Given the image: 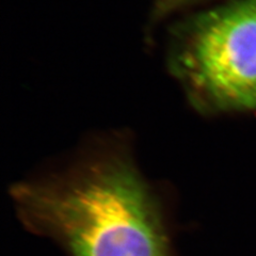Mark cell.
<instances>
[{
    "label": "cell",
    "instance_id": "cell-3",
    "mask_svg": "<svg viewBox=\"0 0 256 256\" xmlns=\"http://www.w3.org/2000/svg\"><path fill=\"white\" fill-rule=\"evenodd\" d=\"M202 2H205V0H156L154 6L155 16L156 18H162V16L164 18L168 14L201 4Z\"/></svg>",
    "mask_w": 256,
    "mask_h": 256
},
{
    "label": "cell",
    "instance_id": "cell-1",
    "mask_svg": "<svg viewBox=\"0 0 256 256\" xmlns=\"http://www.w3.org/2000/svg\"><path fill=\"white\" fill-rule=\"evenodd\" d=\"M124 132L92 136L66 162L9 189L26 230L66 256H178L170 196Z\"/></svg>",
    "mask_w": 256,
    "mask_h": 256
},
{
    "label": "cell",
    "instance_id": "cell-2",
    "mask_svg": "<svg viewBox=\"0 0 256 256\" xmlns=\"http://www.w3.org/2000/svg\"><path fill=\"white\" fill-rule=\"evenodd\" d=\"M172 62L198 111L256 110V0H234L191 18Z\"/></svg>",
    "mask_w": 256,
    "mask_h": 256
}]
</instances>
